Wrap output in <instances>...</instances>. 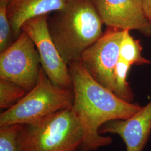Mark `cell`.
<instances>
[{
    "instance_id": "10",
    "label": "cell",
    "mask_w": 151,
    "mask_h": 151,
    "mask_svg": "<svg viewBox=\"0 0 151 151\" xmlns=\"http://www.w3.org/2000/svg\"><path fill=\"white\" fill-rule=\"evenodd\" d=\"M70 0H9L7 16L14 38L22 32V27L28 20L52 12L61 10Z\"/></svg>"
},
{
    "instance_id": "13",
    "label": "cell",
    "mask_w": 151,
    "mask_h": 151,
    "mask_svg": "<svg viewBox=\"0 0 151 151\" xmlns=\"http://www.w3.org/2000/svg\"><path fill=\"white\" fill-rule=\"evenodd\" d=\"M27 91L12 81L0 78V108L9 109L15 105Z\"/></svg>"
},
{
    "instance_id": "12",
    "label": "cell",
    "mask_w": 151,
    "mask_h": 151,
    "mask_svg": "<svg viewBox=\"0 0 151 151\" xmlns=\"http://www.w3.org/2000/svg\"><path fill=\"white\" fill-rule=\"evenodd\" d=\"M130 66L131 65L128 63L119 58L115 70L113 92L125 101L132 103L134 96L129 83L127 81Z\"/></svg>"
},
{
    "instance_id": "6",
    "label": "cell",
    "mask_w": 151,
    "mask_h": 151,
    "mask_svg": "<svg viewBox=\"0 0 151 151\" xmlns=\"http://www.w3.org/2000/svg\"><path fill=\"white\" fill-rule=\"evenodd\" d=\"M49 14L32 18L25 22L22 31L27 32L38 50L40 65L54 85L72 88L73 82L68 65L62 58L49 32Z\"/></svg>"
},
{
    "instance_id": "2",
    "label": "cell",
    "mask_w": 151,
    "mask_h": 151,
    "mask_svg": "<svg viewBox=\"0 0 151 151\" xmlns=\"http://www.w3.org/2000/svg\"><path fill=\"white\" fill-rule=\"evenodd\" d=\"M103 24L92 0H70L48 20L51 38L68 65L101 37Z\"/></svg>"
},
{
    "instance_id": "7",
    "label": "cell",
    "mask_w": 151,
    "mask_h": 151,
    "mask_svg": "<svg viewBox=\"0 0 151 151\" xmlns=\"http://www.w3.org/2000/svg\"><path fill=\"white\" fill-rule=\"evenodd\" d=\"M123 32L107 27L101 37L82 53L78 60L96 81L112 92Z\"/></svg>"
},
{
    "instance_id": "9",
    "label": "cell",
    "mask_w": 151,
    "mask_h": 151,
    "mask_svg": "<svg viewBox=\"0 0 151 151\" xmlns=\"http://www.w3.org/2000/svg\"><path fill=\"white\" fill-rule=\"evenodd\" d=\"M151 133V100L127 119H115L103 124L100 133L120 136L126 151H143Z\"/></svg>"
},
{
    "instance_id": "8",
    "label": "cell",
    "mask_w": 151,
    "mask_h": 151,
    "mask_svg": "<svg viewBox=\"0 0 151 151\" xmlns=\"http://www.w3.org/2000/svg\"><path fill=\"white\" fill-rule=\"evenodd\" d=\"M104 24L151 36V25L142 0H92Z\"/></svg>"
},
{
    "instance_id": "4",
    "label": "cell",
    "mask_w": 151,
    "mask_h": 151,
    "mask_svg": "<svg viewBox=\"0 0 151 151\" xmlns=\"http://www.w3.org/2000/svg\"><path fill=\"white\" fill-rule=\"evenodd\" d=\"M72 88L54 85L42 66L37 83L12 108L0 115V127L10 124H31L60 110L72 107Z\"/></svg>"
},
{
    "instance_id": "14",
    "label": "cell",
    "mask_w": 151,
    "mask_h": 151,
    "mask_svg": "<svg viewBox=\"0 0 151 151\" xmlns=\"http://www.w3.org/2000/svg\"><path fill=\"white\" fill-rule=\"evenodd\" d=\"M22 124L0 127V151H22Z\"/></svg>"
},
{
    "instance_id": "16",
    "label": "cell",
    "mask_w": 151,
    "mask_h": 151,
    "mask_svg": "<svg viewBox=\"0 0 151 151\" xmlns=\"http://www.w3.org/2000/svg\"><path fill=\"white\" fill-rule=\"evenodd\" d=\"M146 16L151 25V0H142Z\"/></svg>"
},
{
    "instance_id": "5",
    "label": "cell",
    "mask_w": 151,
    "mask_h": 151,
    "mask_svg": "<svg viewBox=\"0 0 151 151\" xmlns=\"http://www.w3.org/2000/svg\"><path fill=\"white\" fill-rule=\"evenodd\" d=\"M41 68L38 50L27 33L22 31L0 54V78L12 81L27 92L36 85Z\"/></svg>"
},
{
    "instance_id": "11",
    "label": "cell",
    "mask_w": 151,
    "mask_h": 151,
    "mask_svg": "<svg viewBox=\"0 0 151 151\" xmlns=\"http://www.w3.org/2000/svg\"><path fill=\"white\" fill-rule=\"evenodd\" d=\"M129 30H125L123 32L122 38L120 44L119 58L133 65H148L151 62L142 55V47L140 40L132 37Z\"/></svg>"
},
{
    "instance_id": "3",
    "label": "cell",
    "mask_w": 151,
    "mask_h": 151,
    "mask_svg": "<svg viewBox=\"0 0 151 151\" xmlns=\"http://www.w3.org/2000/svg\"><path fill=\"white\" fill-rule=\"evenodd\" d=\"M83 138L81 124L68 108L22 125V151H79Z\"/></svg>"
},
{
    "instance_id": "15",
    "label": "cell",
    "mask_w": 151,
    "mask_h": 151,
    "mask_svg": "<svg viewBox=\"0 0 151 151\" xmlns=\"http://www.w3.org/2000/svg\"><path fill=\"white\" fill-rule=\"evenodd\" d=\"M9 0H0V52L5 50L13 43L14 38L7 16Z\"/></svg>"
},
{
    "instance_id": "1",
    "label": "cell",
    "mask_w": 151,
    "mask_h": 151,
    "mask_svg": "<svg viewBox=\"0 0 151 151\" xmlns=\"http://www.w3.org/2000/svg\"><path fill=\"white\" fill-rule=\"evenodd\" d=\"M74 99L71 110L80 122L83 138L79 151H95L113 142L100 133L103 124L115 119H127L142 106L126 102L96 81L75 61L68 65Z\"/></svg>"
}]
</instances>
